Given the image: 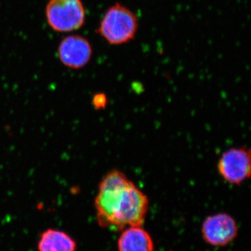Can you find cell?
Instances as JSON below:
<instances>
[{"mask_svg": "<svg viewBox=\"0 0 251 251\" xmlns=\"http://www.w3.org/2000/svg\"><path fill=\"white\" fill-rule=\"evenodd\" d=\"M149 205L148 196L118 170L105 175L94 201L97 221L103 228L143 226Z\"/></svg>", "mask_w": 251, "mask_h": 251, "instance_id": "obj_1", "label": "cell"}, {"mask_svg": "<svg viewBox=\"0 0 251 251\" xmlns=\"http://www.w3.org/2000/svg\"><path fill=\"white\" fill-rule=\"evenodd\" d=\"M138 26L135 13L117 2L105 11L97 32L110 45H123L135 39Z\"/></svg>", "mask_w": 251, "mask_h": 251, "instance_id": "obj_2", "label": "cell"}, {"mask_svg": "<svg viewBox=\"0 0 251 251\" xmlns=\"http://www.w3.org/2000/svg\"><path fill=\"white\" fill-rule=\"evenodd\" d=\"M50 27L58 32H70L82 27L85 10L81 0H50L46 8Z\"/></svg>", "mask_w": 251, "mask_h": 251, "instance_id": "obj_3", "label": "cell"}, {"mask_svg": "<svg viewBox=\"0 0 251 251\" xmlns=\"http://www.w3.org/2000/svg\"><path fill=\"white\" fill-rule=\"evenodd\" d=\"M93 53L88 40L80 36L71 35L64 38L58 48L61 62L66 67L80 69L85 67Z\"/></svg>", "mask_w": 251, "mask_h": 251, "instance_id": "obj_6", "label": "cell"}, {"mask_svg": "<svg viewBox=\"0 0 251 251\" xmlns=\"http://www.w3.org/2000/svg\"><path fill=\"white\" fill-rule=\"evenodd\" d=\"M107 97L105 94L98 93L94 94L92 99V103L96 109H102L105 108L107 105Z\"/></svg>", "mask_w": 251, "mask_h": 251, "instance_id": "obj_9", "label": "cell"}, {"mask_svg": "<svg viewBox=\"0 0 251 251\" xmlns=\"http://www.w3.org/2000/svg\"><path fill=\"white\" fill-rule=\"evenodd\" d=\"M117 247L119 251H154L152 238L142 226L126 228L119 238Z\"/></svg>", "mask_w": 251, "mask_h": 251, "instance_id": "obj_7", "label": "cell"}, {"mask_svg": "<svg viewBox=\"0 0 251 251\" xmlns=\"http://www.w3.org/2000/svg\"><path fill=\"white\" fill-rule=\"evenodd\" d=\"M217 168L226 182L232 185L243 184L251 177V150L245 147L229 149L220 157Z\"/></svg>", "mask_w": 251, "mask_h": 251, "instance_id": "obj_4", "label": "cell"}, {"mask_svg": "<svg viewBox=\"0 0 251 251\" xmlns=\"http://www.w3.org/2000/svg\"><path fill=\"white\" fill-rule=\"evenodd\" d=\"M203 239L209 245L224 247L233 242L238 234V226L234 218L226 213L208 216L202 223Z\"/></svg>", "mask_w": 251, "mask_h": 251, "instance_id": "obj_5", "label": "cell"}, {"mask_svg": "<svg viewBox=\"0 0 251 251\" xmlns=\"http://www.w3.org/2000/svg\"><path fill=\"white\" fill-rule=\"evenodd\" d=\"M77 244L69 234L58 229H48L41 234L39 251H75Z\"/></svg>", "mask_w": 251, "mask_h": 251, "instance_id": "obj_8", "label": "cell"}]
</instances>
